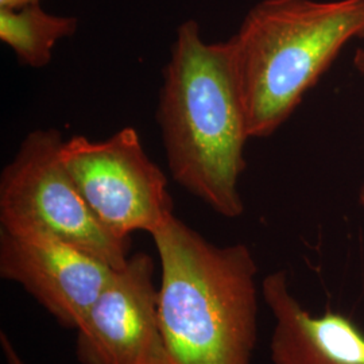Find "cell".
<instances>
[{
	"label": "cell",
	"mask_w": 364,
	"mask_h": 364,
	"mask_svg": "<svg viewBox=\"0 0 364 364\" xmlns=\"http://www.w3.org/2000/svg\"><path fill=\"white\" fill-rule=\"evenodd\" d=\"M156 120L173 180L223 218L242 216L245 109L227 41L205 42L196 21L177 27Z\"/></svg>",
	"instance_id": "cell-1"
},
{
	"label": "cell",
	"mask_w": 364,
	"mask_h": 364,
	"mask_svg": "<svg viewBox=\"0 0 364 364\" xmlns=\"http://www.w3.org/2000/svg\"><path fill=\"white\" fill-rule=\"evenodd\" d=\"M159 323L174 364H251L260 287L251 250L216 246L174 213L151 234Z\"/></svg>",
	"instance_id": "cell-2"
},
{
	"label": "cell",
	"mask_w": 364,
	"mask_h": 364,
	"mask_svg": "<svg viewBox=\"0 0 364 364\" xmlns=\"http://www.w3.org/2000/svg\"><path fill=\"white\" fill-rule=\"evenodd\" d=\"M355 38H364V0L255 4L227 41L248 136L273 135Z\"/></svg>",
	"instance_id": "cell-3"
},
{
	"label": "cell",
	"mask_w": 364,
	"mask_h": 364,
	"mask_svg": "<svg viewBox=\"0 0 364 364\" xmlns=\"http://www.w3.org/2000/svg\"><path fill=\"white\" fill-rule=\"evenodd\" d=\"M61 131L27 134L0 174V228L53 235L122 267L131 239L109 232L95 216L61 159Z\"/></svg>",
	"instance_id": "cell-4"
},
{
	"label": "cell",
	"mask_w": 364,
	"mask_h": 364,
	"mask_svg": "<svg viewBox=\"0 0 364 364\" xmlns=\"http://www.w3.org/2000/svg\"><path fill=\"white\" fill-rule=\"evenodd\" d=\"M61 159L95 216L119 237L151 235L174 213L168 178L134 127L105 141L72 136L63 144Z\"/></svg>",
	"instance_id": "cell-5"
},
{
	"label": "cell",
	"mask_w": 364,
	"mask_h": 364,
	"mask_svg": "<svg viewBox=\"0 0 364 364\" xmlns=\"http://www.w3.org/2000/svg\"><path fill=\"white\" fill-rule=\"evenodd\" d=\"M154 272L144 252L114 269L76 329L80 363L174 364L159 323Z\"/></svg>",
	"instance_id": "cell-6"
},
{
	"label": "cell",
	"mask_w": 364,
	"mask_h": 364,
	"mask_svg": "<svg viewBox=\"0 0 364 364\" xmlns=\"http://www.w3.org/2000/svg\"><path fill=\"white\" fill-rule=\"evenodd\" d=\"M114 269L53 235L0 228V277L23 287L66 328L77 329Z\"/></svg>",
	"instance_id": "cell-7"
},
{
	"label": "cell",
	"mask_w": 364,
	"mask_h": 364,
	"mask_svg": "<svg viewBox=\"0 0 364 364\" xmlns=\"http://www.w3.org/2000/svg\"><path fill=\"white\" fill-rule=\"evenodd\" d=\"M260 293L273 316V364H364L363 331L346 314L314 316L305 309L290 290L287 272L266 275Z\"/></svg>",
	"instance_id": "cell-8"
},
{
	"label": "cell",
	"mask_w": 364,
	"mask_h": 364,
	"mask_svg": "<svg viewBox=\"0 0 364 364\" xmlns=\"http://www.w3.org/2000/svg\"><path fill=\"white\" fill-rule=\"evenodd\" d=\"M77 28L76 16L46 13L41 3L0 9V41L22 65L34 69L49 65L55 45L73 37Z\"/></svg>",
	"instance_id": "cell-9"
},
{
	"label": "cell",
	"mask_w": 364,
	"mask_h": 364,
	"mask_svg": "<svg viewBox=\"0 0 364 364\" xmlns=\"http://www.w3.org/2000/svg\"><path fill=\"white\" fill-rule=\"evenodd\" d=\"M0 346H1L3 355H4V359L7 364H27L22 359V356L18 353L16 348L14 347L13 341L4 332L0 333Z\"/></svg>",
	"instance_id": "cell-10"
},
{
	"label": "cell",
	"mask_w": 364,
	"mask_h": 364,
	"mask_svg": "<svg viewBox=\"0 0 364 364\" xmlns=\"http://www.w3.org/2000/svg\"><path fill=\"white\" fill-rule=\"evenodd\" d=\"M39 1L41 0H0V9H21Z\"/></svg>",
	"instance_id": "cell-11"
},
{
	"label": "cell",
	"mask_w": 364,
	"mask_h": 364,
	"mask_svg": "<svg viewBox=\"0 0 364 364\" xmlns=\"http://www.w3.org/2000/svg\"><path fill=\"white\" fill-rule=\"evenodd\" d=\"M353 66L364 84V49H358L353 55Z\"/></svg>",
	"instance_id": "cell-12"
},
{
	"label": "cell",
	"mask_w": 364,
	"mask_h": 364,
	"mask_svg": "<svg viewBox=\"0 0 364 364\" xmlns=\"http://www.w3.org/2000/svg\"><path fill=\"white\" fill-rule=\"evenodd\" d=\"M359 204H360V207L364 210V185L360 188V191H359Z\"/></svg>",
	"instance_id": "cell-13"
}]
</instances>
